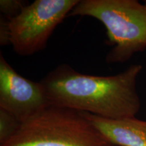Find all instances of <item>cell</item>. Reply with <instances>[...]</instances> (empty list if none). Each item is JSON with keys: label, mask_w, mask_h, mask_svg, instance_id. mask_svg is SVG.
<instances>
[{"label": "cell", "mask_w": 146, "mask_h": 146, "mask_svg": "<svg viewBox=\"0 0 146 146\" xmlns=\"http://www.w3.org/2000/svg\"><path fill=\"white\" fill-rule=\"evenodd\" d=\"M141 65H131L112 76L79 72L62 64L40 81L51 106L87 112L109 119L135 117L141 108L136 88Z\"/></svg>", "instance_id": "6da1fadb"}, {"label": "cell", "mask_w": 146, "mask_h": 146, "mask_svg": "<svg viewBox=\"0 0 146 146\" xmlns=\"http://www.w3.org/2000/svg\"><path fill=\"white\" fill-rule=\"evenodd\" d=\"M76 16L94 18L106 27L112 47L107 63H124L146 50V1L81 0L68 15Z\"/></svg>", "instance_id": "7a4b0ae2"}, {"label": "cell", "mask_w": 146, "mask_h": 146, "mask_svg": "<svg viewBox=\"0 0 146 146\" xmlns=\"http://www.w3.org/2000/svg\"><path fill=\"white\" fill-rule=\"evenodd\" d=\"M0 146H114L81 112L54 106L21 122Z\"/></svg>", "instance_id": "3957f363"}, {"label": "cell", "mask_w": 146, "mask_h": 146, "mask_svg": "<svg viewBox=\"0 0 146 146\" xmlns=\"http://www.w3.org/2000/svg\"><path fill=\"white\" fill-rule=\"evenodd\" d=\"M80 0H36L9 20L10 43L16 54L31 56L45 48L55 29Z\"/></svg>", "instance_id": "277c9868"}, {"label": "cell", "mask_w": 146, "mask_h": 146, "mask_svg": "<svg viewBox=\"0 0 146 146\" xmlns=\"http://www.w3.org/2000/svg\"><path fill=\"white\" fill-rule=\"evenodd\" d=\"M50 106L43 85L21 75L0 53V108L23 122Z\"/></svg>", "instance_id": "5b68a950"}, {"label": "cell", "mask_w": 146, "mask_h": 146, "mask_svg": "<svg viewBox=\"0 0 146 146\" xmlns=\"http://www.w3.org/2000/svg\"><path fill=\"white\" fill-rule=\"evenodd\" d=\"M81 113L112 145L146 146L145 120L135 117L109 119L87 112Z\"/></svg>", "instance_id": "8992f818"}, {"label": "cell", "mask_w": 146, "mask_h": 146, "mask_svg": "<svg viewBox=\"0 0 146 146\" xmlns=\"http://www.w3.org/2000/svg\"><path fill=\"white\" fill-rule=\"evenodd\" d=\"M21 122L15 116L0 108V145L8 141L19 129Z\"/></svg>", "instance_id": "52a82bcc"}, {"label": "cell", "mask_w": 146, "mask_h": 146, "mask_svg": "<svg viewBox=\"0 0 146 146\" xmlns=\"http://www.w3.org/2000/svg\"><path fill=\"white\" fill-rule=\"evenodd\" d=\"M28 4V3L21 0H1L0 11L1 16L8 20L12 19L21 13Z\"/></svg>", "instance_id": "ba28073f"}, {"label": "cell", "mask_w": 146, "mask_h": 146, "mask_svg": "<svg viewBox=\"0 0 146 146\" xmlns=\"http://www.w3.org/2000/svg\"><path fill=\"white\" fill-rule=\"evenodd\" d=\"M9 20L1 16L0 20V44L1 46L10 44V35H9L8 29Z\"/></svg>", "instance_id": "9c48e42d"}]
</instances>
